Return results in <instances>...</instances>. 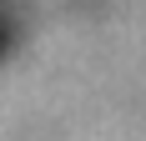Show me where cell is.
<instances>
[{
	"instance_id": "cell-1",
	"label": "cell",
	"mask_w": 146,
	"mask_h": 141,
	"mask_svg": "<svg viewBox=\"0 0 146 141\" xmlns=\"http://www.w3.org/2000/svg\"><path fill=\"white\" fill-rule=\"evenodd\" d=\"M0 5H5V0H0Z\"/></svg>"
}]
</instances>
